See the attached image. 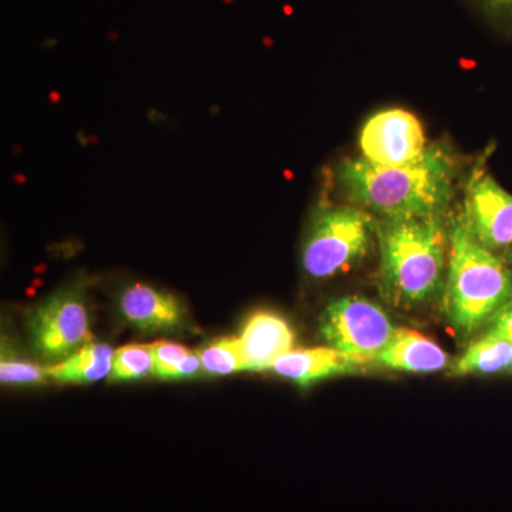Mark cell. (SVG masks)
<instances>
[{"label":"cell","instance_id":"obj_5","mask_svg":"<svg viewBox=\"0 0 512 512\" xmlns=\"http://www.w3.org/2000/svg\"><path fill=\"white\" fill-rule=\"evenodd\" d=\"M320 335L353 365L376 363L396 329L377 303L346 296L326 306L319 323Z\"/></svg>","mask_w":512,"mask_h":512},{"label":"cell","instance_id":"obj_20","mask_svg":"<svg viewBox=\"0 0 512 512\" xmlns=\"http://www.w3.org/2000/svg\"><path fill=\"white\" fill-rule=\"evenodd\" d=\"M202 369L200 356L191 353L187 359L183 360L173 372L168 375L167 379H181V377H192L198 375Z\"/></svg>","mask_w":512,"mask_h":512},{"label":"cell","instance_id":"obj_19","mask_svg":"<svg viewBox=\"0 0 512 512\" xmlns=\"http://www.w3.org/2000/svg\"><path fill=\"white\" fill-rule=\"evenodd\" d=\"M490 323V329L503 333L507 338H512V299L505 303Z\"/></svg>","mask_w":512,"mask_h":512},{"label":"cell","instance_id":"obj_8","mask_svg":"<svg viewBox=\"0 0 512 512\" xmlns=\"http://www.w3.org/2000/svg\"><path fill=\"white\" fill-rule=\"evenodd\" d=\"M360 157L376 165L397 167L412 163L426 151L419 119L410 111L386 109L370 117L360 131Z\"/></svg>","mask_w":512,"mask_h":512},{"label":"cell","instance_id":"obj_4","mask_svg":"<svg viewBox=\"0 0 512 512\" xmlns=\"http://www.w3.org/2000/svg\"><path fill=\"white\" fill-rule=\"evenodd\" d=\"M379 220L356 205H325L313 215L302 264L313 279H329L366 258L377 242Z\"/></svg>","mask_w":512,"mask_h":512},{"label":"cell","instance_id":"obj_17","mask_svg":"<svg viewBox=\"0 0 512 512\" xmlns=\"http://www.w3.org/2000/svg\"><path fill=\"white\" fill-rule=\"evenodd\" d=\"M46 369L26 362L3 356L0 363V379L3 383L32 384L45 382Z\"/></svg>","mask_w":512,"mask_h":512},{"label":"cell","instance_id":"obj_21","mask_svg":"<svg viewBox=\"0 0 512 512\" xmlns=\"http://www.w3.org/2000/svg\"><path fill=\"white\" fill-rule=\"evenodd\" d=\"M484 2L495 15L512 22V0H484Z\"/></svg>","mask_w":512,"mask_h":512},{"label":"cell","instance_id":"obj_1","mask_svg":"<svg viewBox=\"0 0 512 512\" xmlns=\"http://www.w3.org/2000/svg\"><path fill=\"white\" fill-rule=\"evenodd\" d=\"M336 173L350 204L382 220L439 217L453 200L457 161L450 148L436 143L409 164L384 167L352 157Z\"/></svg>","mask_w":512,"mask_h":512},{"label":"cell","instance_id":"obj_22","mask_svg":"<svg viewBox=\"0 0 512 512\" xmlns=\"http://www.w3.org/2000/svg\"><path fill=\"white\" fill-rule=\"evenodd\" d=\"M504 261L507 262V264L510 265V268L512 269V248L505 252Z\"/></svg>","mask_w":512,"mask_h":512},{"label":"cell","instance_id":"obj_10","mask_svg":"<svg viewBox=\"0 0 512 512\" xmlns=\"http://www.w3.org/2000/svg\"><path fill=\"white\" fill-rule=\"evenodd\" d=\"M245 366L252 372L272 369L279 359L295 345V333L282 316L259 311L248 319L239 336Z\"/></svg>","mask_w":512,"mask_h":512},{"label":"cell","instance_id":"obj_11","mask_svg":"<svg viewBox=\"0 0 512 512\" xmlns=\"http://www.w3.org/2000/svg\"><path fill=\"white\" fill-rule=\"evenodd\" d=\"M376 363L402 372L433 373L446 369L450 360L436 342L416 330L397 329Z\"/></svg>","mask_w":512,"mask_h":512},{"label":"cell","instance_id":"obj_9","mask_svg":"<svg viewBox=\"0 0 512 512\" xmlns=\"http://www.w3.org/2000/svg\"><path fill=\"white\" fill-rule=\"evenodd\" d=\"M120 311L131 326L144 333H174L185 325L180 301L146 284L128 286L121 293Z\"/></svg>","mask_w":512,"mask_h":512},{"label":"cell","instance_id":"obj_3","mask_svg":"<svg viewBox=\"0 0 512 512\" xmlns=\"http://www.w3.org/2000/svg\"><path fill=\"white\" fill-rule=\"evenodd\" d=\"M444 306L461 335L491 322L512 299V269L504 259L478 244L460 217L450 229Z\"/></svg>","mask_w":512,"mask_h":512},{"label":"cell","instance_id":"obj_7","mask_svg":"<svg viewBox=\"0 0 512 512\" xmlns=\"http://www.w3.org/2000/svg\"><path fill=\"white\" fill-rule=\"evenodd\" d=\"M458 217L484 248L495 254L512 248V194L487 171L471 175Z\"/></svg>","mask_w":512,"mask_h":512},{"label":"cell","instance_id":"obj_15","mask_svg":"<svg viewBox=\"0 0 512 512\" xmlns=\"http://www.w3.org/2000/svg\"><path fill=\"white\" fill-rule=\"evenodd\" d=\"M202 370L208 375L225 376L247 370L239 338L215 340L198 353Z\"/></svg>","mask_w":512,"mask_h":512},{"label":"cell","instance_id":"obj_12","mask_svg":"<svg viewBox=\"0 0 512 512\" xmlns=\"http://www.w3.org/2000/svg\"><path fill=\"white\" fill-rule=\"evenodd\" d=\"M356 367L338 350L323 346L289 350L276 360L272 370L299 386L308 387L309 384L328 377L348 375L355 372Z\"/></svg>","mask_w":512,"mask_h":512},{"label":"cell","instance_id":"obj_2","mask_svg":"<svg viewBox=\"0 0 512 512\" xmlns=\"http://www.w3.org/2000/svg\"><path fill=\"white\" fill-rule=\"evenodd\" d=\"M443 218L379 220V286L387 301L413 308L444 291L450 232Z\"/></svg>","mask_w":512,"mask_h":512},{"label":"cell","instance_id":"obj_18","mask_svg":"<svg viewBox=\"0 0 512 512\" xmlns=\"http://www.w3.org/2000/svg\"><path fill=\"white\" fill-rule=\"evenodd\" d=\"M150 346L154 357V375L161 377V379H167L175 367L180 365L192 353L183 345L164 342V340L154 342Z\"/></svg>","mask_w":512,"mask_h":512},{"label":"cell","instance_id":"obj_14","mask_svg":"<svg viewBox=\"0 0 512 512\" xmlns=\"http://www.w3.org/2000/svg\"><path fill=\"white\" fill-rule=\"evenodd\" d=\"M114 350L104 343H87L55 366L46 367L47 376L64 383H93L111 375Z\"/></svg>","mask_w":512,"mask_h":512},{"label":"cell","instance_id":"obj_13","mask_svg":"<svg viewBox=\"0 0 512 512\" xmlns=\"http://www.w3.org/2000/svg\"><path fill=\"white\" fill-rule=\"evenodd\" d=\"M512 369V340L488 329L476 342L471 343L466 352L451 367L453 376L495 375Z\"/></svg>","mask_w":512,"mask_h":512},{"label":"cell","instance_id":"obj_16","mask_svg":"<svg viewBox=\"0 0 512 512\" xmlns=\"http://www.w3.org/2000/svg\"><path fill=\"white\" fill-rule=\"evenodd\" d=\"M154 375V357L150 345H128L114 353L111 379L134 380Z\"/></svg>","mask_w":512,"mask_h":512},{"label":"cell","instance_id":"obj_23","mask_svg":"<svg viewBox=\"0 0 512 512\" xmlns=\"http://www.w3.org/2000/svg\"><path fill=\"white\" fill-rule=\"evenodd\" d=\"M511 340H512V338H511ZM511 372H512V369H511Z\"/></svg>","mask_w":512,"mask_h":512},{"label":"cell","instance_id":"obj_6","mask_svg":"<svg viewBox=\"0 0 512 512\" xmlns=\"http://www.w3.org/2000/svg\"><path fill=\"white\" fill-rule=\"evenodd\" d=\"M33 345L46 359H67L92 342L89 312L82 296L63 291L40 303L29 320Z\"/></svg>","mask_w":512,"mask_h":512}]
</instances>
